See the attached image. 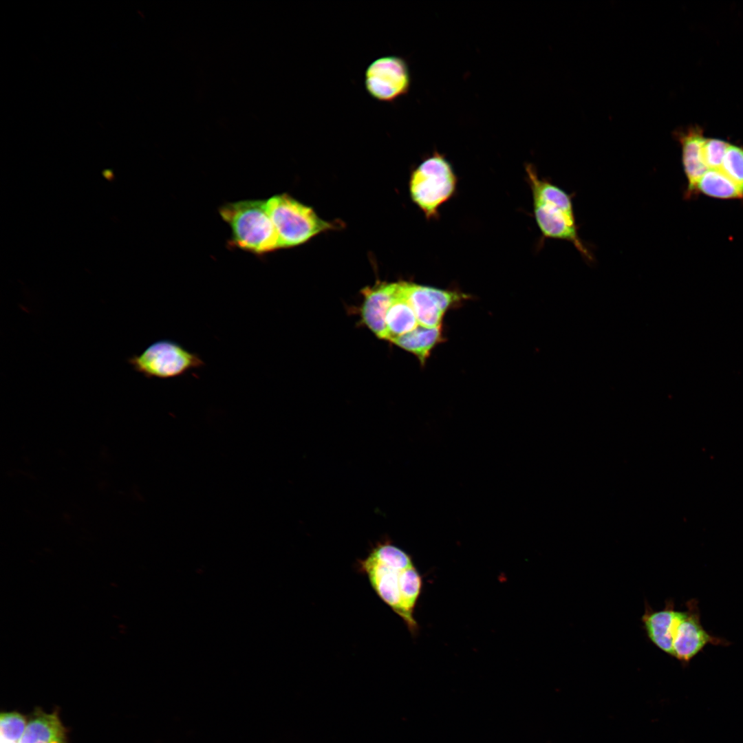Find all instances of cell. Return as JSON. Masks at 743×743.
Here are the masks:
<instances>
[{
    "mask_svg": "<svg viewBox=\"0 0 743 743\" xmlns=\"http://www.w3.org/2000/svg\"><path fill=\"white\" fill-rule=\"evenodd\" d=\"M358 568L378 596L416 634L418 625L413 612L422 579L411 557L389 541L380 542L358 561Z\"/></svg>",
    "mask_w": 743,
    "mask_h": 743,
    "instance_id": "obj_1",
    "label": "cell"
},
{
    "mask_svg": "<svg viewBox=\"0 0 743 743\" xmlns=\"http://www.w3.org/2000/svg\"><path fill=\"white\" fill-rule=\"evenodd\" d=\"M525 170L532 192L535 222L543 237L568 241L583 258L592 261V254L579 235L573 195L540 177L533 165L526 164Z\"/></svg>",
    "mask_w": 743,
    "mask_h": 743,
    "instance_id": "obj_2",
    "label": "cell"
},
{
    "mask_svg": "<svg viewBox=\"0 0 743 743\" xmlns=\"http://www.w3.org/2000/svg\"><path fill=\"white\" fill-rule=\"evenodd\" d=\"M219 213L230 228V247L258 256L280 248L277 230L267 211L266 200L228 202L219 207Z\"/></svg>",
    "mask_w": 743,
    "mask_h": 743,
    "instance_id": "obj_3",
    "label": "cell"
},
{
    "mask_svg": "<svg viewBox=\"0 0 743 743\" xmlns=\"http://www.w3.org/2000/svg\"><path fill=\"white\" fill-rule=\"evenodd\" d=\"M457 177L444 155L435 151L413 171L409 191L413 202L428 219L435 217L440 206L455 192Z\"/></svg>",
    "mask_w": 743,
    "mask_h": 743,
    "instance_id": "obj_4",
    "label": "cell"
},
{
    "mask_svg": "<svg viewBox=\"0 0 743 743\" xmlns=\"http://www.w3.org/2000/svg\"><path fill=\"white\" fill-rule=\"evenodd\" d=\"M266 208L277 230L280 248L301 244L332 227L311 208L285 193L266 200Z\"/></svg>",
    "mask_w": 743,
    "mask_h": 743,
    "instance_id": "obj_5",
    "label": "cell"
},
{
    "mask_svg": "<svg viewBox=\"0 0 743 743\" xmlns=\"http://www.w3.org/2000/svg\"><path fill=\"white\" fill-rule=\"evenodd\" d=\"M136 372L147 378L171 379L205 365L202 357L179 343L162 339L127 359Z\"/></svg>",
    "mask_w": 743,
    "mask_h": 743,
    "instance_id": "obj_6",
    "label": "cell"
},
{
    "mask_svg": "<svg viewBox=\"0 0 743 743\" xmlns=\"http://www.w3.org/2000/svg\"><path fill=\"white\" fill-rule=\"evenodd\" d=\"M411 86L407 61L397 55H385L372 61L364 73V87L375 100L391 103L406 95Z\"/></svg>",
    "mask_w": 743,
    "mask_h": 743,
    "instance_id": "obj_7",
    "label": "cell"
},
{
    "mask_svg": "<svg viewBox=\"0 0 743 743\" xmlns=\"http://www.w3.org/2000/svg\"><path fill=\"white\" fill-rule=\"evenodd\" d=\"M687 610L675 629L673 640V656L683 664H687L709 644L726 645L728 641L713 636L707 632L700 622L698 602L695 599L687 603Z\"/></svg>",
    "mask_w": 743,
    "mask_h": 743,
    "instance_id": "obj_8",
    "label": "cell"
},
{
    "mask_svg": "<svg viewBox=\"0 0 743 743\" xmlns=\"http://www.w3.org/2000/svg\"><path fill=\"white\" fill-rule=\"evenodd\" d=\"M682 612L674 609L673 601H667L665 607L655 611L645 605L642 616L644 629L649 640L659 649L673 656V640L675 629Z\"/></svg>",
    "mask_w": 743,
    "mask_h": 743,
    "instance_id": "obj_9",
    "label": "cell"
},
{
    "mask_svg": "<svg viewBox=\"0 0 743 743\" xmlns=\"http://www.w3.org/2000/svg\"><path fill=\"white\" fill-rule=\"evenodd\" d=\"M397 283H383L363 291L362 320L376 336L387 339L386 315L392 303Z\"/></svg>",
    "mask_w": 743,
    "mask_h": 743,
    "instance_id": "obj_10",
    "label": "cell"
},
{
    "mask_svg": "<svg viewBox=\"0 0 743 743\" xmlns=\"http://www.w3.org/2000/svg\"><path fill=\"white\" fill-rule=\"evenodd\" d=\"M401 283L419 325L427 328L440 326L444 312L438 305L440 289L411 282L401 281Z\"/></svg>",
    "mask_w": 743,
    "mask_h": 743,
    "instance_id": "obj_11",
    "label": "cell"
},
{
    "mask_svg": "<svg viewBox=\"0 0 743 743\" xmlns=\"http://www.w3.org/2000/svg\"><path fill=\"white\" fill-rule=\"evenodd\" d=\"M19 743H67L66 731L57 712L46 713L35 710Z\"/></svg>",
    "mask_w": 743,
    "mask_h": 743,
    "instance_id": "obj_12",
    "label": "cell"
},
{
    "mask_svg": "<svg viewBox=\"0 0 743 743\" xmlns=\"http://www.w3.org/2000/svg\"><path fill=\"white\" fill-rule=\"evenodd\" d=\"M678 139L682 146V160L688 180V191H694L699 179L708 170L702 156L704 138L698 131L680 132Z\"/></svg>",
    "mask_w": 743,
    "mask_h": 743,
    "instance_id": "obj_13",
    "label": "cell"
},
{
    "mask_svg": "<svg viewBox=\"0 0 743 743\" xmlns=\"http://www.w3.org/2000/svg\"><path fill=\"white\" fill-rule=\"evenodd\" d=\"M419 325L416 314L403 291L401 281L397 283L392 303L386 315L387 339L408 333Z\"/></svg>",
    "mask_w": 743,
    "mask_h": 743,
    "instance_id": "obj_14",
    "label": "cell"
},
{
    "mask_svg": "<svg viewBox=\"0 0 743 743\" xmlns=\"http://www.w3.org/2000/svg\"><path fill=\"white\" fill-rule=\"evenodd\" d=\"M441 327L427 328L418 325L413 330L391 341L397 346L416 355L421 364L429 358L433 347L441 341Z\"/></svg>",
    "mask_w": 743,
    "mask_h": 743,
    "instance_id": "obj_15",
    "label": "cell"
},
{
    "mask_svg": "<svg viewBox=\"0 0 743 743\" xmlns=\"http://www.w3.org/2000/svg\"><path fill=\"white\" fill-rule=\"evenodd\" d=\"M695 189L716 198L730 199L743 197V191L721 169H708L698 181Z\"/></svg>",
    "mask_w": 743,
    "mask_h": 743,
    "instance_id": "obj_16",
    "label": "cell"
},
{
    "mask_svg": "<svg viewBox=\"0 0 743 743\" xmlns=\"http://www.w3.org/2000/svg\"><path fill=\"white\" fill-rule=\"evenodd\" d=\"M28 723L25 718L16 711L4 712L0 717V743H18Z\"/></svg>",
    "mask_w": 743,
    "mask_h": 743,
    "instance_id": "obj_17",
    "label": "cell"
},
{
    "mask_svg": "<svg viewBox=\"0 0 743 743\" xmlns=\"http://www.w3.org/2000/svg\"><path fill=\"white\" fill-rule=\"evenodd\" d=\"M721 170L743 191V149L729 144L723 159Z\"/></svg>",
    "mask_w": 743,
    "mask_h": 743,
    "instance_id": "obj_18",
    "label": "cell"
},
{
    "mask_svg": "<svg viewBox=\"0 0 743 743\" xmlns=\"http://www.w3.org/2000/svg\"><path fill=\"white\" fill-rule=\"evenodd\" d=\"M729 144L718 139H705L702 156L708 169H721L723 159Z\"/></svg>",
    "mask_w": 743,
    "mask_h": 743,
    "instance_id": "obj_19",
    "label": "cell"
}]
</instances>
